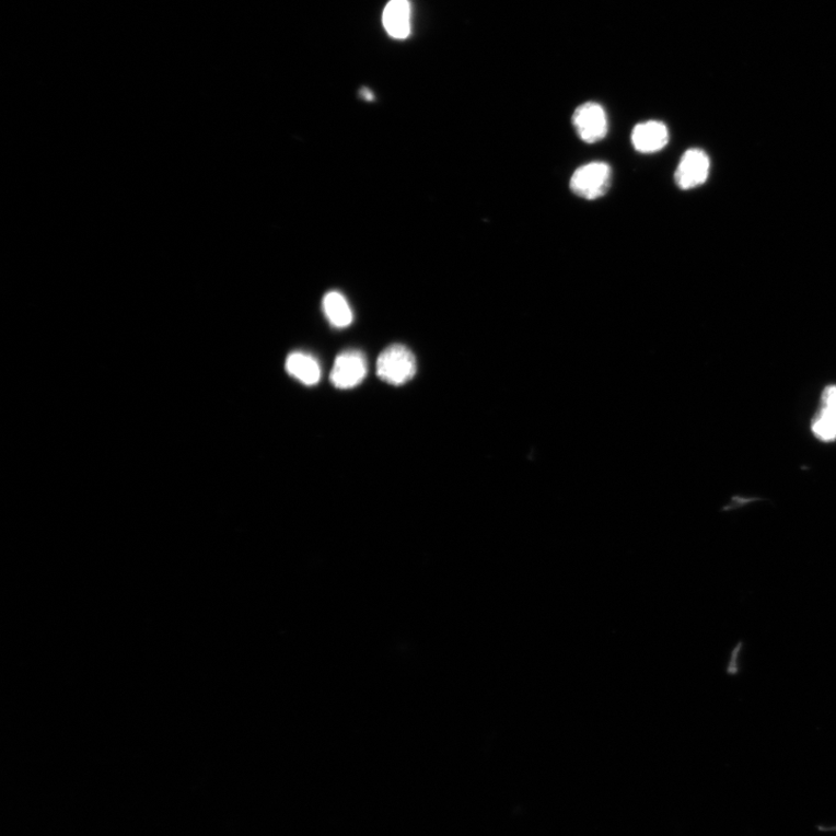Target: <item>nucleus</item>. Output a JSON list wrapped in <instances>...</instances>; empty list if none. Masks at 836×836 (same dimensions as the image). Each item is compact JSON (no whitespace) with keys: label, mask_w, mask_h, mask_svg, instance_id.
Listing matches in <instances>:
<instances>
[{"label":"nucleus","mask_w":836,"mask_h":836,"mask_svg":"<svg viewBox=\"0 0 836 836\" xmlns=\"http://www.w3.org/2000/svg\"><path fill=\"white\" fill-rule=\"evenodd\" d=\"M323 311L332 325L336 328L349 327L353 321V314L346 297L337 291H332L323 298Z\"/></svg>","instance_id":"nucleus-10"},{"label":"nucleus","mask_w":836,"mask_h":836,"mask_svg":"<svg viewBox=\"0 0 836 836\" xmlns=\"http://www.w3.org/2000/svg\"><path fill=\"white\" fill-rule=\"evenodd\" d=\"M287 370L289 374L307 386L317 384L321 378L317 360L306 353L294 352L290 355L287 360Z\"/></svg>","instance_id":"nucleus-9"},{"label":"nucleus","mask_w":836,"mask_h":836,"mask_svg":"<svg viewBox=\"0 0 836 836\" xmlns=\"http://www.w3.org/2000/svg\"><path fill=\"white\" fill-rule=\"evenodd\" d=\"M383 23L394 39L403 40L411 31V8L409 0H391L383 14Z\"/></svg>","instance_id":"nucleus-8"},{"label":"nucleus","mask_w":836,"mask_h":836,"mask_svg":"<svg viewBox=\"0 0 836 836\" xmlns=\"http://www.w3.org/2000/svg\"><path fill=\"white\" fill-rule=\"evenodd\" d=\"M670 142V130L661 121L638 124L632 131V144L641 154H654Z\"/></svg>","instance_id":"nucleus-7"},{"label":"nucleus","mask_w":836,"mask_h":836,"mask_svg":"<svg viewBox=\"0 0 836 836\" xmlns=\"http://www.w3.org/2000/svg\"><path fill=\"white\" fill-rule=\"evenodd\" d=\"M811 431L821 442L836 441V385H829L824 390L820 409L812 418Z\"/></svg>","instance_id":"nucleus-6"},{"label":"nucleus","mask_w":836,"mask_h":836,"mask_svg":"<svg viewBox=\"0 0 836 836\" xmlns=\"http://www.w3.org/2000/svg\"><path fill=\"white\" fill-rule=\"evenodd\" d=\"M572 123L580 139L589 144L603 140L609 129L606 113L597 103H585L579 106L573 114Z\"/></svg>","instance_id":"nucleus-3"},{"label":"nucleus","mask_w":836,"mask_h":836,"mask_svg":"<svg viewBox=\"0 0 836 836\" xmlns=\"http://www.w3.org/2000/svg\"><path fill=\"white\" fill-rule=\"evenodd\" d=\"M368 373L367 359L362 352L346 351L340 353L330 372L332 384L339 390H349L363 382Z\"/></svg>","instance_id":"nucleus-4"},{"label":"nucleus","mask_w":836,"mask_h":836,"mask_svg":"<svg viewBox=\"0 0 836 836\" xmlns=\"http://www.w3.org/2000/svg\"><path fill=\"white\" fill-rule=\"evenodd\" d=\"M710 160L705 151L690 149L684 153L675 173L676 185L692 189L705 184L709 177Z\"/></svg>","instance_id":"nucleus-5"},{"label":"nucleus","mask_w":836,"mask_h":836,"mask_svg":"<svg viewBox=\"0 0 836 836\" xmlns=\"http://www.w3.org/2000/svg\"><path fill=\"white\" fill-rule=\"evenodd\" d=\"M362 96L368 102H372L374 100L373 93L368 89H363Z\"/></svg>","instance_id":"nucleus-11"},{"label":"nucleus","mask_w":836,"mask_h":836,"mask_svg":"<svg viewBox=\"0 0 836 836\" xmlns=\"http://www.w3.org/2000/svg\"><path fill=\"white\" fill-rule=\"evenodd\" d=\"M612 178L611 165L593 162L579 167L569 185L576 196L585 200H596L609 191Z\"/></svg>","instance_id":"nucleus-2"},{"label":"nucleus","mask_w":836,"mask_h":836,"mask_svg":"<svg viewBox=\"0 0 836 836\" xmlns=\"http://www.w3.org/2000/svg\"><path fill=\"white\" fill-rule=\"evenodd\" d=\"M416 371L415 356L402 345L388 347L376 360L378 376L393 386H402L410 382Z\"/></svg>","instance_id":"nucleus-1"}]
</instances>
